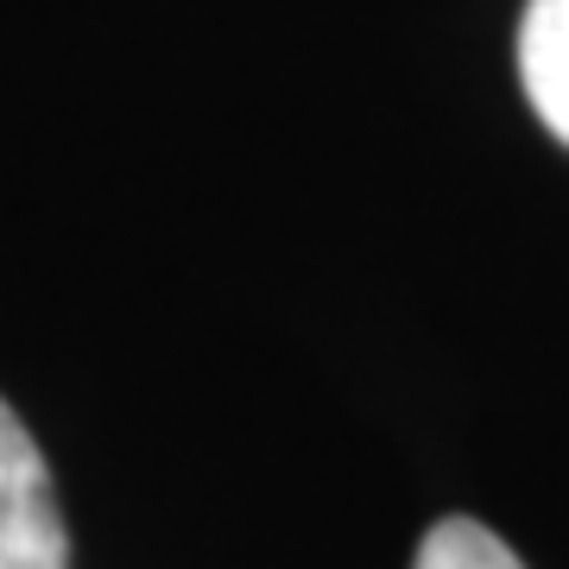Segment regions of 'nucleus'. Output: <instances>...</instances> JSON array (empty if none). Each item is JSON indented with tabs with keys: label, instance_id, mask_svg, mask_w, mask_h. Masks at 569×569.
Wrapping results in <instances>:
<instances>
[{
	"label": "nucleus",
	"instance_id": "nucleus-3",
	"mask_svg": "<svg viewBox=\"0 0 569 569\" xmlns=\"http://www.w3.org/2000/svg\"><path fill=\"white\" fill-rule=\"evenodd\" d=\"M411 569H526V563H519L481 519H443V526L425 531Z\"/></svg>",
	"mask_w": 569,
	"mask_h": 569
},
{
	"label": "nucleus",
	"instance_id": "nucleus-1",
	"mask_svg": "<svg viewBox=\"0 0 569 569\" xmlns=\"http://www.w3.org/2000/svg\"><path fill=\"white\" fill-rule=\"evenodd\" d=\"M0 569H70V531L32 430L0 399Z\"/></svg>",
	"mask_w": 569,
	"mask_h": 569
},
{
	"label": "nucleus",
	"instance_id": "nucleus-2",
	"mask_svg": "<svg viewBox=\"0 0 569 569\" xmlns=\"http://www.w3.org/2000/svg\"><path fill=\"white\" fill-rule=\"evenodd\" d=\"M519 82H526L538 121L569 146V0H526Z\"/></svg>",
	"mask_w": 569,
	"mask_h": 569
}]
</instances>
